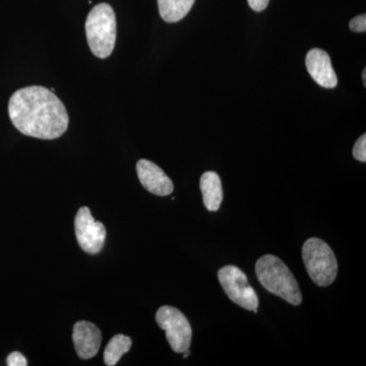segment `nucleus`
I'll return each mask as SVG.
<instances>
[{"label": "nucleus", "instance_id": "nucleus-6", "mask_svg": "<svg viewBox=\"0 0 366 366\" xmlns=\"http://www.w3.org/2000/svg\"><path fill=\"white\" fill-rule=\"evenodd\" d=\"M156 322L166 332V338L174 352L183 353L189 349L192 338V326L180 310L164 305L156 314Z\"/></svg>", "mask_w": 366, "mask_h": 366}, {"label": "nucleus", "instance_id": "nucleus-12", "mask_svg": "<svg viewBox=\"0 0 366 366\" xmlns=\"http://www.w3.org/2000/svg\"><path fill=\"white\" fill-rule=\"evenodd\" d=\"M196 0H158L159 13L167 23L182 21L189 13Z\"/></svg>", "mask_w": 366, "mask_h": 366}, {"label": "nucleus", "instance_id": "nucleus-17", "mask_svg": "<svg viewBox=\"0 0 366 366\" xmlns=\"http://www.w3.org/2000/svg\"><path fill=\"white\" fill-rule=\"evenodd\" d=\"M249 6L254 9V11H262L269 6V0H247Z\"/></svg>", "mask_w": 366, "mask_h": 366}, {"label": "nucleus", "instance_id": "nucleus-10", "mask_svg": "<svg viewBox=\"0 0 366 366\" xmlns=\"http://www.w3.org/2000/svg\"><path fill=\"white\" fill-rule=\"evenodd\" d=\"M305 64L310 76L322 88L334 89L338 85V78L332 66L331 57L325 50L315 48L308 51Z\"/></svg>", "mask_w": 366, "mask_h": 366}, {"label": "nucleus", "instance_id": "nucleus-16", "mask_svg": "<svg viewBox=\"0 0 366 366\" xmlns=\"http://www.w3.org/2000/svg\"><path fill=\"white\" fill-rule=\"evenodd\" d=\"M6 365L9 366H26L28 361H26L25 356L20 352H11L7 356Z\"/></svg>", "mask_w": 366, "mask_h": 366}, {"label": "nucleus", "instance_id": "nucleus-8", "mask_svg": "<svg viewBox=\"0 0 366 366\" xmlns=\"http://www.w3.org/2000/svg\"><path fill=\"white\" fill-rule=\"evenodd\" d=\"M137 173L142 185L151 194L169 196L174 189L172 180L155 163L142 159L137 164Z\"/></svg>", "mask_w": 366, "mask_h": 366}, {"label": "nucleus", "instance_id": "nucleus-2", "mask_svg": "<svg viewBox=\"0 0 366 366\" xmlns=\"http://www.w3.org/2000/svg\"><path fill=\"white\" fill-rule=\"evenodd\" d=\"M255 274L262 287L297 307L302 302V295L295 274L279 257L262 255L255 264Z\"/></svg>", "mask_w": 366, "mask_h": 366}, {"label": "nucleus", "instance_id": "nucleus-1", "mask_svg": "<svg viewBox=\"0 0 366 366\" xmlns=\"http://www.w3.org/2000/svg\"><path fill=\"white\" fill-rule=\"evenodd\" d=\"M9 115L21 134L36 139H59L69 129L66 106L54 92L42 86L14 92L9 99Z\"/></svg>", "mask_w": 366, "mask_h": 366}, {"label": "nucleus", "instance_id": "nucleus-11", "mask_svg": "<svg viewBox=\"0 0 366 366\" xmlns=\"http://www.w3.org/2000/svg\"><path fill=\"white\" fill-rule=\"evenodd\" d=\"M204 207L209 212H216L220 209L223 201L222 182L220 177L214 171L204 172L199 182Z\"/></svg>", "mask_w": 366, "mask_h": 366}, {"label": "nucleus", "instance_id": "nucleus-15", "mask_svg": "<svg viewBox=\"0 0 366 366\" xmlns=\"http://www.w3.org/2000/svg\"><path fill=\"white\" fill-rule=\"evenodd\" d=\"M349 28L351 31L356 33H365L366 31V16L365 14H360V16H355L351 20L349 24Z\"/></svg>", "mask_w": 366, "mask_h": 366}, {"label": "nucleus", "instance_id": "nucleus-5", "mask_svg": "<svg viewBox=\"0 0 366 366\" xmlns=\"http://www.w3.org/2000/svg\"><path fill=\"white\" fill-rule=\"evenodd\" d=\"M218 279L229 300L244 310L257 314L259 298L254 289L249 285L247 274L237 267L229 264L219 269Z\"/></svg>", "mask_w": 366, "mask_h": 366}, {"label": "nucleus", "instance_id": "nucleus-13", "mask_svg": "<svg viewBox=\"0 0 366 366\" xmlns=\"http://www.w3.org/2000/svg\"><path fill=\"white\" fill-rule=\"evenodd\" d=\"M132 339L124 335L118 334L109 341L104 351V362L106 365H117L120 358L131 350Z\"/></svg>", "mask_w": 366, "mask_h": 366}, {"label": "nucleus", "instance_id": "nucleus-4", "mask_svg": "<svg viewBox=\"0 0 366 366\" xmlns=\"http://www.w3.org/2000/svg\"><path fill=\"white\" fill-rule=\"evenodd\" d=\"M302 259L310 279L320 287L333 284L338 262L333 249L320 238H310L302 247Z\"/></svg>", "mask_w": 366, "mask_h": 366}, {"label": "nucleus", "instance_id": "nucleus-7", "mask_svg": "<svg viewBox=\"0 0 366 366\" xmlns=\"http://www.w3.org/2000/svg\"><path fill=\"white\" fill-rule=\"evenodd\" d=\"M74 230L79 245L89 254H97L104 247L105 226L92 216L88 207H81L74 219Z\"/></svg>", "mask_w": 366, "mask_h": 366}, {"label": "nucleus", "instance_id": "nucleus-14", "mask_svg": "<svg viewBox=\"0 0 366 366\" xmlns=\"http://www.w3.org/2000/svg\"><path fill=\"white\" fill-rule=\"evenodd\" d=\"M353 156L360 162H366V134H362L353 147Z\"/></svg>", "mask_w": 366, "mask_h": 366}, {"label": "nucleus", "instance_id": "nucleus-3", "mask_svg": "<svg viewBox=\"0 0 366 366\" xmlns=\"http://www.w3.org/2000/svg\"><path fill=\"white\" fill-rule=\"evenodd\" d=\"M117 33V16L112 6H94L86 21V41L92 53L100 59L109 57L114 50Z\"/></svg>", "mask_w": 366, "mask_h": 366}, {"label": "nucleus", "instance_id": "nucleus-9", "mask_svg": "<svg viewBox=\"0 0 366 366\" xmlns=\"http://www.w3.org/2000/svg\"><path fill=\"white\" fill-rule=\"evenodd\" d=\"M72 341L79 357L91 360L97 355L101 348L102 335L97 326L86 320H81L74 326Z\"/></svg>", "mask_w": 366, "mask_h": 366}, {"label": "nucleus", "instance_id": "nucleus-18", "mask_svg": "<svg viewBox=\"0 0 366 366\" xmlns=\"http://www.w3.org/2000/svg\"><path fill=\"white\" fill-rule=\"evenodd\" d=\"M363 85L366 86V69H363L362 72Z\"/></svg>", "mask_w": 366, "mask_h": 366}]
</instances>
